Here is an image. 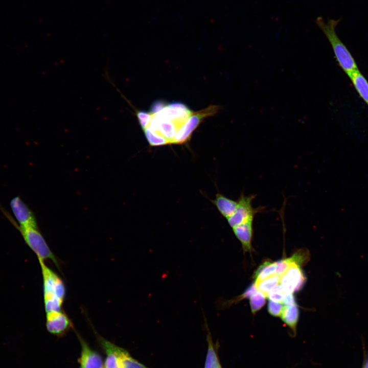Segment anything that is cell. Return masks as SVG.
I'll list each match as a JSON object with an SVG mask.
<instances>
[{
    "instance_id": "obj_4",
    "label": "cell",
    "mask_w": 368,
    "mask_h": 368,
    "mask_svg": "<svg viewBox=\"0 0 368 368\" xmlns=\"http://www.w3.org/2000/svg\"><path fill=\"white\" fill-rule=\"evenodd\" d=\"M220 108L217 105H210L202 110L193 112L177 130L172 144H181L188 141L204 119L216 114Z\"/></svg>"
},
{
    "instance_id": "obj_18",
    "label": "cell",
    "mask_w": 368,
    "mask_h": 368,
    "mask_svg": "<svg viewBox=\"0 0 368 368\" xmlns=\"http://www.w3.org/2000/svg\"><path fill=\"white\" fill-rule=\"evenodd\" d=\"M277 262L265 261L255 271L254 279L255 283L260 282L276 273Z\"/></svg>"
},
{
    "instance_id": "obj_14",
    "label": "cell",
    "mask_w": 368,
    "mask_h": 368,
    "mask_svg": "<svg viewBox=\"0 0 368 368\" xmlns=\"http://www.w3.org/2000/svg\"><path fill=\"white\" fill-rule=\"evenodd\" d=\"M111 346L118 357L122 368H147L145 365L133 358L124 349L112 342Z\"/></svg>"
},
{
    "instance_id": "obj_9",
    "label": "cell",
    "mask_w": 368,
    "mask_h": 368,
    "mask_svg": "<svg viewBox=\"0 0 368 368\" xmlns=\"http://www.w3.org/2000/svg\"><path fill=\"white\" fill-rule=\"evenodd\" d=\"M46 327L50 333L62 335L73 327V324L67 314L61 310L47 313Z\"/></svg>"
},
{
    "instance_id": "obj_29",
    "label": "cell",
    "mask_w": 368,
    "mask_h": 368,
    "mask_svg": "<svg viewBox=\"0 0 368 368\" xmlns=\"http://www.w3.org/2000/svg\"><path fill=\"white\" fill-rule=\"evenodd\" d=\"M361 368H368V352L363 360V364Z\"/></svg>"
},
{
    "instance_id": "obj_8",
    "label": "cell",
    "mask_w": 368,
    "mask_h": 368,
    "mask_svg": "<svg viewBox=\"0 0 368 368\" xmlns=\"http://www.w3.org/2000/svg\"><path fill=\"white\" fill-rule=\"evenodd\" d=\"M306 282L301 267L293 263L280 277V284L286 293H293L300 290Z\"/></svg>"
},
{
    "instance_id": "obj_25",
    "label": "cell",
    "mask_w": 368,
    "mask_h": 368,
    "mask_svg": "<svg viewBox=\"0 0 368 368\" xmlns=\"http://www.w3.org/2000/svg\"><path fill=\"white\" fill-rule=\"evenodd\" d=\"M289 258L277 262L276 274L281 277L293 264Z\"/></svg>"
},
{
    "instance_id": "obj_26",
    "label": "cell",
    "mask_w": 368,
    "mask_h": 368,
    "mask_svg": "<svg viewBox=\"0 0 368 368\" xmlns=\"http://www.w3.org/2000/svg\"><path fill=\"white\" fill-rule=\"evenodd\" d=\"M256 291L257 288L256 287L255 284H252L250 286H249L241 295L239 296L236 298L231 300V301H228L227 304L228 305L230 304H232L234 303H237V302L240 301L244 298H250V296L253 295Z\"/></svg>"
},
{
    "instance_id": "obj_28",
    "label": "cell",
    "mask_w": 368,
    "mask_h": 368,
    "mask_svg": "<svg viewBox=\"0 0 368 368\" xmlns=\"http://www.w3.org/2000/svg\"><path fill=\"white\" fill-rule=\"evenodd\" d=\"M283 303L286 306H290L295 304L294 296L292 293H286L285 294Z\"/></svg>"
},
{
    "instance_id": "obj_19",
    "label": "cell",
    "mask_w": 368,
    "mask_h": 368,
    "mask_svg": "<svg viewBox=\"0 0 368 368\" xmlns=\"http://www.w3.org/2000/svg\"><path fill=\"white\" fill-rule=\"evenodd\" d=\"M280 277L276 274L260 282L255 283L257 289L266 297L269 292L280 284Z\"/></svg>"
},
{
    "instance_id": "obj_16",
    "label": "cell",
    "mask_w": 368,
    "mask_h": 368,
    "mask_svg": "<svg viewBox=\"0 0 368 368\" xmlns=\"http://www.w3.org/2000/svg\"><path fill=\"white\" fill-rule=\"evenodd\" d=\"M206 339L208 348L205 362L204 368H222L220 364L217 348L215 346L211 334L208 332Z\"/></svg>"
},
{
    "instance_id": "obj_5",
    "label": "cell",
    "mask_w": 368,
    "mask_h": 368,
    "mask_svg": "<svg viewBox=\"0 0 368 368\" xmlns=\"http://www.w3.org/2000/svg\"><path fill=\"white\" fill-rule=\"evenodd\" d=\"M255 195H244L242 193L238 200L236 209L233 214L227 219L229 225L233 228L250 220H254L256 214L264 212L265 208H254L252 201Z\"/></svg>"
},
{
    "instance_id": "obj_17",
    "label": "cell",
    "mask_w": 368,
    "mask_h": 368,
    "mask_svg": "<svg viewBox=\"0 0 368 368\" xmlns=\"http://www.w3.org/2000/svg\"><path fill=\"white\" fill-rule=\"evenodd\" d=\"M99 340L107 355L104 368H122L118 357L112 348L111 342L102 337L99 338Z\"/></svg>"
},
{
    "instance_id": "obj_21",
    "label": "cell",
    "mask_w": 368,
    "mask_h": 368,
    "mask_svg": "<svg viewBox=\"0 0 368 368\" xmlns=\"http://www.w3.org/2000/svg\"><path fill=\"white\" fill-rule=\"evenodd\" d=\"M266 302V296L260 291H256L250 297V306L251 312L255 314L260 310Z\"/></svg>"
},
{
    "instance_id": "obj_10",
    "label": "cell",
    "mask_w": 368,
    "mask_h": 368,
    "mask_svg": "<svg viewBox=\"0 0 368 368\" xmlns=\"http://www.w3.org/2000/svg\"><path fill=\"white\" fill-rule=\"evenodd\" d=\"M79 339L81 346L80 358L81 368H104L101 356L92 350L79 336Z\"/></svg>"
},
{
    "instance_id": "obj_20",
    "label": "cell",
    "mask_w": 368,
    "mask_h": 368,
    "mask_svg": "<svg viewBox=\"0 0 368 368\" xmlns=\"http://www.w3.org/2000/svg\"><path fill=\"white\" fill-rule=\"evenodd\" d=\"M145 137L151 146H160L170 144V142L159 133L153 131L148 126L144 130Z\"/></svg>"
},
{
    "instance_id": "obj_3",
    "label": "cell",
    "mask_w": 368,
    "mask_h": 368,
    "mask_svg": "<svg viewBox=\"0 0 368 368\" xmlns=\"http://www.w3.org/2000/svg\"><path fill=\"white\" fill-rule=\"evenodd\" d=\"M38 261L43 278L44 301L59 300L63 302L66 295V289L62 280L48 267L43 261Z\"/></svg>"
},
{
    "instance_id": "obj_6",
    "label": "cell",
    "mask_w": 368,
    "mask_h": 368,
    "mask_svg": "<svg viewBox=\"0 0 368 368\" xmlns=\"http://www.w3.org/2000/svg\"><path fill=\"white\" fill-rule=\"evenodd\" d=\"M193 112L185 103L175 101L168 103L163 109L153 115L161 120L174 122L179 128Z\"/></svg>"
},
{
    "instance_id": "obj_2",
    "label": "cell",
    "mask_w": 368,
    "mask_h": 368,
    "mask_svg": "<svg viewBox=\"0 0 368 368\" xmlns=\"http://www.w3.org/2000/svg\"><path fill=\"white\" fill-rule=\"evenodd\" d=\"M0 210L5 217L19 231L26 243L37 255L38 259L44 261L50 259L59 268L57 258L51 251L37 227H22L19 226L11 215L0 204Z\"/></svg>"
},
{
    "instance_id": "obj_24",
    "label": "cell",
    "mask_w": 368,
    "mask_h": 368,
    "mask_svg": "<svg viewBox=\"0 0 368 368\" xmlns=\"http://www.w3.org/2000/svg\"><path fill=\"white\" fill-rule=\"evenodd\" d=\"M284 306L281 303L270 300L268 304V312L274 316H281Z\"/></svg>"
},
{
    "instance_id": "obj_15",
    "label": "cell",
    "mask_w": 368,
    "mask_h": 368,
    "mask_svg": "<svg viewBox=\"0 0 368 368\" xmlns=\"http://www.w3.org/2000/svg\"><path fill=\"white\" fill-rule=\"evenodd\" d=\"M349 77L360 97L368 105V81L367 80L359 70L353 73Z\"/></svg>"
},
{
    "instance_id": "obj_27",
    "label": "cell",
    "mask_w": 368,
    "mask_h": 368,
    "mask_svg": "<svg viewBox=\"0 0 368 368\" xmlns=\"http://www.w3.org/2000/svg\"><path fill=\"white\" fill-rule=\"evenodd\" d=\"M168 104L165 100H157L151 104L149 112L152 114H156L163 109Z\"/></svg>"
},
{
    "instance_id": "obj_12",
    "label": "cell",
    "mask_w": 368,
    "mask_h": 368,
    "mask_svg": "<svg viewBox=\"0 0 368 368\" xmlns=\"http://www.w3.org/2000/svg\"><path fill=\"white\" fill-rule=\"evenodd\" d=\"M213 203L220 214L227 219L235 212L237 206L238 201L228 198L221 194H217Z\"/></svg>"
},
{
    "instance_id": "obj_23",
    "label": "cell",
    "mask_w": 368,
    "mask_h": 368,
    "mask_svg": "<svg viewBox=\"0 0 368 368\" xmlns=\"http://www.w3.org/2000/svg\"><path fill=\"white\" fill-rule=\"evenodd\" d=\"M136 115L141 128L144 130L148 126L152 114L149 111L140 110L137 111Z\"/></svg>"
},
{
    "instance_id": "obj_11",
    "label": "cell",
    "mask_w": 368,
    "mask_h": 368,
    "mask_svg": "<svg viewBox=\"0 0 368 368\" xmlns=\"http://www.w3.org/2000/svg\"><path fill=\"white\" fill-rule=\"evenodd\" d=\"M253 222L254 220H250L232 228L235 236L240 241L245 251H249L251 249V241L254 233Z\"/></svg>"
},
{
    "instance_id": "obj_1",
    "label": "cell",
    "mask_w": 368,
    "mask_h": 368,
    "mask_svg": "<svg viewBox=\"0 0 368 368\" xmlns=\"http://www.w3.org/2000/svg\"><path fill=\"white\" fill-rule=\"evenodd\" d=\"M340 21V18L329 19L326 22L322 17L319 16L317 17L315 22L331 44L339 65L350 76L358 68L353 57L336 33V28Z\"/></svg>"
},
{
    "instance_id": "obj_7",
    "label": "cell",
    "mask_w": 368,
    "mask_h": 368,
    "mask_svg": "<svg viewBox=\"0 0 368 368\" xmlns=\"http://www.w3.org/2000/svg\"><path fill=\"white\" fill-rule=\"evenodd\" d=\"M10 206L19 226L37 227L34 214L19 196L13 198L10 201Z\"/></svg>"
},
{
    "instance_id": "obj_13",
    "label": "cell",
    "mask_w": 368,
    "mask_h": 368,
    "mask_svg": "<svg viewBox=\"0 0 368 368\" xmlns=\"http://www.w3.org/2000/svg\"><path fill=\"white\" fill-rule=\"evenodd\" d=\"M281 317L283 321L295 335L299 317V310L296 304L285 306Z\"/></svg>"
},
{
    "instance_id": "obj_22",
    "label": "cell",
    "mask_w": 368,
    "mask_h": 368,
    "mask_svg": "<svg viewBox=\"0 0 368 368\" xmlns=\"http://www.w3.org/2000/svg\"><path fill=\"white\" fill-rule=\"evenodd\" d=\"M289 258L292 263L301 267L307 263L309 259V255L306 250H299Z\"/></svg>"
}]
</instances>
